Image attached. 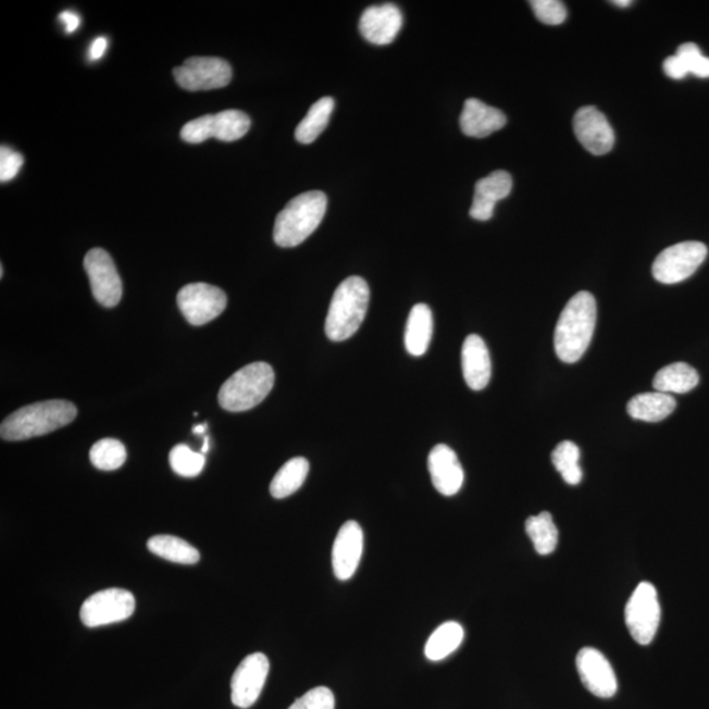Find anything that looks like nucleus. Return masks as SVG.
<instances>
[{"instance_id": "nucleus-1", "label": "nucleus", "mask_w": 709, "mask_h": 709, "mask_svg": "<svg viewBox=\"0 0 709 709\" xmlns=\"http://www.w3.org/2000/svg\"><path fill=\"white\" fill-rule=\"evenodd\" d=\"M597 325V301L582 290L563 308L555 331V351L561 362L577 363L592 344Z\"/></svg>"}, {"instance_id": "nucleus-25", "label": "nucleus", "mask_w": 709, "mask_h": 709, "mask_svg": "<svg viewBox=\"0 0 709 709\" xmlns=\"http://www.w3.org/2000/svg\"><path fill=\"white\" fill-rule=\"evenodd\" d=\"M148 548L151 553L161 557V559L182 563V565H195L200 561L199 550L191 544L181 539V537L157 535L149 539Z\"/></svg>"}, {"instance_id": "nucleus-26", "label": "nucleus", "mask_w": 709, "mask_h": 709, "mask_svg": "<svg viewBox=\"0 0 709 709\" xmlns=\"http://www.w3.org/2000/svg\"><path fill=\"white\" fill-rule=\"evenodd\" d=\"M335 101L333 98H321L310 107L308 115L297 125L295 136L301 144H312L327 128L333 115Z\"/></svg>"}, {"instance_id": "nucleus-41", "label": "nucleus", "mask_w": 709, "mask_h": 709, "mask_svg": "<svg viewBox=\"0 0 709 709\" xmlns=\"http://www.w3.org/2000/svg\"><path fill=\"white\" fill-rule=\"evenodd\" d=\"M206 432H207V423L198 424V426L194 427L195 434L201 435V434H206Z\"/></svg>"}, {"instance_id": "nucleus-35", "label": "nucleus", "mask_w": 709, "mask_h": 709, "mask_svg": "<svg viewBox=\"0 0 709 709\" xmlns=\"http://www.w3.org/2000/svg\"><path fill=\"white\" fill-rule=\"evenodd\" d=\"M288 709H335V696L331 688L315 687L302 695Z\"/></svg>"}, {"instance_id": "nucleus-11", "label": "nucleus", "mask_w": 709, "mask_h": 709, "mask_svg": "<svg viewBox=\"0 0 709 709\" xmlns=\"http://www.w3.org/2000/svg\"><path fill=\"white\" fill-rule=\"evenodd\" d=\"M177 307L189 324L201 326L217 319L227 306L223 289L206 283H194L183 287L176 297Z\"/></svg>"}, {"instance_id": "nucleus-43", "label": "nucleus", "mask_w": 709, "mask_h": 709, "mask_svg": "<svg viewBox=\"0 0 709 709\" xmlns=\"http://www.w3.org/2000/svg\"><path fill=\"white\" fill-rule=\"evenodd\" d=\"M3 274H4L3 265H0V275H2V277H3Z\"/></svg>"}, {"instance_id": "nucleus-17", "label": "nucleus", "mask_w": 709, "mask_h": 709, "mask_svg": "<svg viewBox=\"0 0 709 709\" xmlns=\"http://www.w3.org/2000/svg\"><path fill=\"white\" fill-rule=\"evenodd\" d=\"M403 15L395 4L371 5L360 17V34L375 46H389L402 28Z\"/></svg>"}, {"instance_id": "nucleus-5", "label": "nucleus", "mask_w": 709, "mask_h": 709, "mask_svg": "<svg viewBox=\"0 0 709 709\" xmlns=\"http://www.w3.org/2000/svg\"><path fill=\"white\" fill-rule=\"evenodd\" d=\"M274 383L275 372L270 364L257 362L246 365L221 386V408L233 413L256 408L270 395Z\"/></svg>"}, {"instance_id": "nucleus-20", "label": "nucleus", "mask_w": 709, "mask_h": 709, "mask_svg": "<svg viewBox=\"0 0 709 709\" xmlns=\"http://www.w3.org/2000/svg\"><path fill=\"white\" fill-rule=\"evenodd\" d=\"M461 364L465 383L472 390H483L490 382L492 360L489 350L480 335L467 337L461 350Z\"/></svg>"}, {"instance_id": "nucleus-21", "label": "nucleus", "mask_w": 709, "mask_h": 709, "mask_svg": "<svg viewBox=\"0 0 709 709\" xmlns=\"http://www.w3.org/2000/svg\"><path fill=\"white\" fill-rule=\"evenodd\" d=\"M508 123L505 113L478 99H468L460 116V126L464 135L473 138H485L494 132L502 129Z\"/></svg>"}, {"instance_id": "nucleus-42", "label": "nucleus", "mask_w": 709, "mask_h": 709, "mask_svg": "<svg viewBox=\"0 0 709 709\" xmlns=\"http://www.w3.org/2000/svg\"><path fill=\"white\" fill-rule=\"evenodd\" d=\"M209 449V438H206L204 446H202L201 451L202 453H207Z\"/></svg>"}, {"instance_id": "nucleus-9", "label": "nucleus", "mask_w": 709, "mask_h": 709, "mask_svg": "<svg viewBox=\"0 0 709 709\" xmlns=\"http://www.w3.org/2000/svg\"><path fill=\"white\" fill-rule=\"evenodd\" d=\"M136 610L133 594L124 588H107L95 593L85 600L80 609V620L88 629L124 622Z\"/></svg>"}, {"instance_id": "nucleus-18", "label": "nucleus", "mask_w": 709, "mask_h": 709, "mask_svg": "<svg viewBox=\"0 0 709 709\" xmlns=\"http://www.w3.org/2000/svg\"><path fill=\"white\" fill-rule=\"evenodd\" d=\"M433 485L443 496L452 497L464 484V471L458 455L446 445H438L428 455Z\"/></svg>"}, {"instance_id": "nucleus-37", "label": "nucleus", "mask_w": 709, "mask_h": 709, "mask_svg": "<svg viewBox=\"0 0 709 709\" xmlns=\"http://www.w3.org/2000/svg\"><path fill=\"white\" fill-rule=\"evenodd\" d=\"M663 72L668 75L669 78L675 80L686 78L689 74L685 62H683L676 54L668 57V59L664 60Z\"/></svg>"}, {"instance_id": "nucleus-19", "label": "nucleus", "mask_w": 709, "mask_h": 709, "mask_svg": "<svg viewBox=\"0 0 709 709\" xmlns=\"http://www.w3.org/2000/svg\"><path fill=\"white\" fill-rule=\"evenodd\" d=\"M511 189L512 177L508 171H494L480 179L474 188L471 217L477 221L490 220L497 202L508 198Z\"/></svg>"}, {"instance_id": "nucleus-31", "label": "nucleus", "mask_w": 709, "mask_h": 709, "mask_svg": "<svg viewBox=\"0 0 709 709\" xmlns=\"http://www.w3.org/2000/svg\"><path fill=\"white\" fill-rule=\"evenodd\" d=\"M90 460L92 465L100 471H116L125 463V446L116 439H101L92 446Z\"/></svg>"}, {"instance_id": "nucleus-23", "label": "nucleus", "mask_w": 709, "mask_h": 709, "mask_svg": "<svg viewBox=\"0 0 709 709\" xmlns=\"http://www.w3.org/2000/svg\"><path fill=\"white\" fill-rule=\"evenodd\" d=\"M675 408L676 401L673 396L654 391V394L633 397L626 410L633 420L655 423L667 420Z\"/></svg>"}, {"instance_id": "nucleus-4", "label": "nucleus", "mask_w": 709, "mask_h": 709, "mask_svg": "<svg viewBox=\"0 0 709 709\" xmlns=\"http://www.w3.org/2000/svg\"><path fill=\"white\" fill-rule=\"evenodd\" d=\"M326 208L327 198L324 192L310 191L296 196L277 214L274 227L275 244L281 247L301 245L320 226Z\"/></svg>"}, {"instance_id": "nucleus-29", "label": "nucleus", "mask_w": 709, "mask_h": 709, "mask_svg": "<svg viewBox=\"0 0 709 709\" xmlns=\"http://www.w3.org/2000/svg\"><path fill=\"white\" fill-rule=\"evenodd\" d=\"M525 532H527L537 553L548 556L555 552L557 544H559V530L548 511L530 517L525 522Z\"/></svg>"}, {"instance_id": "nucleus-14", "label": "nucleus", "mask_w": 709, "mask_h": 709, "mask_svg": "<svg viewBox=\"0 0 709 709\" xmlns=\"http://www.w3.org/2000/svg\"><path fill=\"white\" fill-rule=\"evenodd\" d=\"M573 128L582 147L593 156L610 153L615 145V133L609 120L595 107H582L575 112Z\"/></svg>"}, {"instance_id": "nucleus-38", "label": "nucleus", "mask_w": 709, "mask_h": 709, "mask_svg": "<svg viewBox=\"0 0 709 709\" xmlns=\"http://www.w3.org/2000/svg\"><path fill=\"white\" fill-rule=\"evenodd\" d=\"M60 21L65 24L66 32L73 34L75 29L79 27L80 17L77 14H74L72 11L62 12L60 15Z\"/></svg>"}, {"instance_id": "nucleus-39", "label": "nucleus", "mask_w": 709, "mask_h": 709, "mask_svg": "<svg viewBox=\"0 0 709 709\" xmlns=\"http://www.w3.org/2000/svg\"><path fill=\"white\" fill-rule=\"evenodd\" d=\"M107 46H109V41H107L105 37H98V39L95 40L91 46V60L101 59V57H103L105 53Z\"/></svg>"}, {"instance_id": "nucleus-36", "label": "nucleus", "mask_w": 709, "mask_h": 709, "mask_svg": "<svg viewBox=\"0 0 709 709\" xmlns=\"http://www.w3.org/2000/svg\"><path fill=\"white\" fill-rule=\"evenodd\" d=\"M24 163V158L9 147L0 149V181L2 183L15 179Z\"/></svg>"}, {"instance_id": "nucleus-12", "label": "nucleus", "mask_w": 709, "mask_h": 709, "mask_svg": "<svg viewBox=\"0 0 709 709\" xmlns=\"http://www.w3.org/2000/svg\"><path fill=\"white\" fill-rule=\"evenodd\" d=\"M84 265L95 300L104 308L116 307L123 297V283L109 252L103 249L88 251Z\"/></svg>"}, {"instance_id": "nucleus-32", "label": "nucleus", "mask_w": 709, "mask_h": 709, "mask_svg": "<svg viewBox=\"0 0 709 709\" xmlns=\"http://www.w3.org/2000/svg\"><path fill=\"white\" fill-rule=\"evenodd\" d=\"M170 465L182 477L192 478L199 476L204 470V455L192 451L186 445H177L170 452Z\"/></svg>"}, {"instance_id": "nucleus-16", "label": "nucleus", "mask_w": 709, "mask_h": 709, "mask_svg": "<svg viewBox=\"0 0 709 709\" xmlns=\"http://www.w3.org/2000/svg\"><path fill=\"white\" fill-rule=\"evenodd\" d=\"M364 548L363 530L358 522L341 525L333 546V571L339 581H347L357 573Z\"/></svg>"}, {"instance_id": "nucleus-8", "label": "nucleus", "mask_w": 709, "mask_h": 709, "mask_svg": "<svg viewBox=\"0 0 709 709\" xmlns=\"http://www.w3.org/2000/svg\"><path fill=\"white\" fill-rule=\"evenodd\" d=\"M708 249L696 240L676 244L664 249L654 263V276L662 284L685 282L706 261Z\"/></svg>"}, {"instance_id": "nucleus-27", "label": "nucleus", "mask_w": 709, "mask_h": 709, "mask_svg": "<svg viewBox=\"0 0 709 709\" xmlns=\"http://www.w3.org/2000/svg\"><path fill=\"white\" fill-rule=\"evenodd\" d=\"M463 626L456 622H447L438 626L430 636L424 647V656L433 662L445 660L463 644Z\"/></svg>"}, {"instance_id": "nucleus-15", "label": "nucleus", "mask_w": 709, "mask_h": 709, "mask_svg": "<svg viewBox=\"0 0 709 709\" xmlns=\"http://www.w3.org/2000/svg\"><path fill=\"white\" fill-rule=\"evenodd\" d=\"M575 664L582 683L593 695L609 699L617 694L615 670L601 651L594 648L581 649Z\"/></svg>"}, {"instance_id": "nucleus-2", "label": "nucleus", "mask_w": 709, "mask_h": 709, "mask_svg": "<svg viewBox=\"0 0 709 709\" xmlns=\"http://www.w3.org/2000/svg\"><path fill=\"white\" fill-rule=\"evenodd\" d=\"M77 414V407L65 400L27 405L5 418L0 426V436L9 441L36 438L67 426Z\"/></svg>"}, {"instance_id": "nucleus-6", "label": "nucleus", "mask_w": 709, "mask_h": 709, "mask_svg": "<svg viewBox=\"0 0 709 709\" xmlns=\"http://www.w3.org/2000/svg\"><path fill=\"white\" fill-rule=\"evenodd\" d=\"M660 623L661 606L656 587L642 582L625 606L626 629L637 644L649 645L655 640Z\"/></svg>"}, {"instance_id": "nucleus-30", "label": "nucleus", "mask_w": 709, "mask_h": 709, "mask_svg": "<svg viewBox=\"0 0 709 709\" xmlns=\"http://www.w3.org/2000/svg\"><path fill=\"white\" fill-rule=\"evenodd\" d=\"M581 452L573 441H562L553 449L552 463L569 485H579L584 477L580 467Z\"/></svg>"}, {"instance_id": "nucleus-28", "label": "nucleus", "mask_w": 709, "mask_h": 709, "mask_svg": "<svg viewBox=\"0 0 709 709\" xmlns=\"http://www.w3.org/2000/svg\"><path fill=\"white\" fill-rule=\"evenodd\" d=\"M309 468V461L306 458H295L287 461L272 480L270 485L271 496L276 499L293 496L306 483Z\"/></svg>"}, {"instance_id": "nucleus-34", "label": "nucleus", "mask_w": 709, "mask_h": 709, "mask_svg": "<svg viewBox=\"0 0 709 709\" xmlns=\"http://www.w3.org/2000/svg\"><path fill=\"white\" fill-rule=\"evenodd\" d=\"M530 4L543 24L560 25L567 21V8L560 0H532Z\"/></svg>"}, {"instance_id": "nucleus-33", "label": "nucleus", "mask_w": 709, "mask_h": 709, "mask_svg": "<svg viewBox=\"0 0 709 709\" xmlns=\"http://www.w3.org/2000/svg\"><path fill=\"white\" fill-rule=\"evenodd\" d=\"M676 55L685 62L689 74L698 78H709V59L701 54L700 49L694 42L683 43L676 50Z\"/></svg>"}, {"instance_id": "nucleus-24", "label": "nucleus", "mask_w": 709, "mask_h": 709, "mask_svg": "<svg viewBox=\"0 0 709 709\" xmlns=\"http://www.w3.org/2000/svg\"><path fill=\"white\" fill-rule=\"evenodd\" d=\"M699 384V373L687 363H673L657 372L654 380L656 391L664 395H685Z\"/></svg>"}, {"instance_id": "nucleus-7", "label": "nucleus", "mask_w": 709, "mask_h": 709, "mask_svg": "<svg viewBox=\"0 0 709 709\" xmlns=\"http://www.w3.org/2000/svg\"><path fill=\"white\" fill-rule=\"evenodd\" d=\"M250 117L242 111L227 110L216 115H206L191 120L182 128L181 136L188 144H201L209 138L233 142L250 130Z\"/></svg>"}, {"instance_id": "nucleus-22", "label": "nucleus", "mask_w": 709, "mask_h": 709, "mask_svg": "<svg viewBox=\"0 0 709 709\" xmlns=\"http://www.w3.org/2000/svg\"><path fill=\"white\" fill-rule=\"evenodd\" d=\"M434 332L432 309L426 303H416L411 309L405 332V347L413 357H422L428 350Z\"/></svg>"}, {"instance_id": "nucleus-10", "label": "nucleus", "mask_w": 709, "mask_h": 709, "mask_svg": "<svg viewBox=\"0 0 709 709\" xmlns=\"http://www.w3.org/2000/svg\"><path fill=\"white\" fill-rule=\"evenodd\" d=\"M176 84L187 91H208L231 84L232 66L217 57H191L174 69Z\"/></svg>"}, {"instance_id": "nucleus-13", "label": "nucleus", "mask_w": 709, "mask_h": 709, "mask_svg": "<svg viewBox=\"0 0 709 709\" xmlns=\"http://www.w3.org/2000/svg\"><path fill=\"white\" fill-rule=\"evenodd\" d=\"M270 673V661L263 654L247 656L232 679L233 705L247 709L256 705Z\"/></svg>"}, {"instance_id": "nucleus-3", "label": "nucleus", "mask_w": 709, "mask_h": 709, "mask_svg": "<svg viewBox=\"0 0 709 709\" xmlns=\"http://www.w3.org/2000/svg\"><path fill=\"white\" fill-rule=\"evenodd\" d=\"M370 303V287L364 278L347 277L335 290L326 316L325 332L333 341L350 339L365 319Z\"/></svg>"}, {"instance_id": "nucleus-40", "label": "nucleus", "mask_w": 709, "mask_h": 709, "mask_svg": "<svg viewBox=\"0 0 709 709\" xmlns=\"http://www.w3.org/2000/svg\"><path fill=\"white\" fill-rule=\"evenodd\" d=\"M611 3L618 5V8H630L632 4L631 0H613Z\"/></svg>"}]
</instances>
